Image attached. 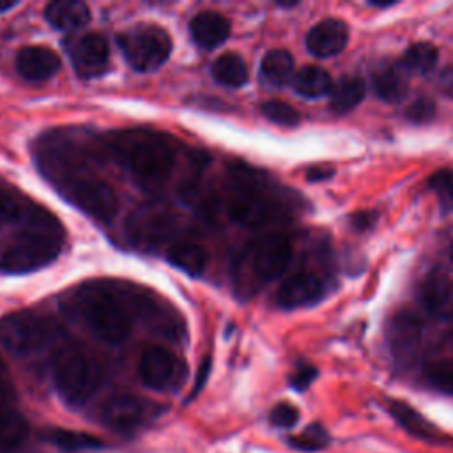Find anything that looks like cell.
I'll list each match as a JSON object with an SVG mask.
<instances>
[{
    "label": "cell",
    "mask_w": 453,
    "mask_h": 453,
    "mask_svg": "<svg viewBox=\"0 0 453 453\" xmlns=\"http://www.w3.org/2000/svg\"><path fill=\"white\" fill-rule=\"evenodd\" d=\"M150 414V405L134 395H113L99 411L104 425L115 430H131L142 425Z\"/></svg>",
    "instance_id": "obj_15"
},
{
    "label": "cell",
    "mask_w": 453,
    "mask_h": 453,
    "mask_svg": "<svg viewBox=\"0 0 453 453\" xmlns=\"http://www.w3.org/2000/svg\"><path fill=\"white\" fill-rule=\"evenodd\" d=\"M405 117L411 122L425 124V122H428V120H432L435 117V103L432 99H428V97H418L405 110Z\"/></svg>",
    "instance_id": "obj_38"
},
{
    "label": "cell",
    "mask_w": 453,
    "mask_h": 453,
    "mask_svg": "<svg viewBox=\"0 0 453 453\" xmlns=\"http://www.w3.org/2000/svg\"><path fill=\"white\" fill-rule=\"evenodd\" d=\"M260 74L262 78L274 87L287 85L292 81L296 71H294V58L287 50H271L264 55L260 64Z\"/></svg>",
    "instance_id": "obj_26"
},
{
    "label": "cell",
    "mask_w": 453,
    "mask_h": 453,
    "mask_svg": "<svg viewBox=\"0 0 453 453\" xmlns=\"http://www.w3.org/2000/svg\"><path fill=\"white\" fill-rule=\"evenodd\" d=\"M260 111L271 122L280 124V126H287V127L297 126L299 120H301L299 111L292 104H288L285 101H280V99L264 101L262 106H260Z\"/></svg>",
    "instance_id": "obj_34"
},
{
    "label": "cell",
    "mask_w": 453,
    "mask_h": 453,
    "mask_svg": "<svg viewBox=\"0 0 453 453\" xmlns=\"http://www.w3.org/2000/svg\"><path fill=\"white\" fill-rule=\"evenodd\" d=\"M189 35L193 42L203 50L218 48L230 35V21L214 11L198 12L189 21Z\"/></svg>",
    "instance_id": "obj_19"
},
{
    "label": "cell",
    "mask_w": 453,
    "mask_h": 453,
    "mask_svg": "<svg viewBox=\"0 0 453 453\" xmlns=\"http://www.w3.org/2000/svg\"><path fill=\"white\" fill-rule=\"evenodd\" d=\"M51 372L57 393L73 407L85 405L101 384L99 365L76 347L58 350Z\"/></svg>",
    "instance_id": "obj_5"
},
{
    "label": "cell",
    "mask_w": 453,
    "mask_h": 453,
    "mask_svg": "<svg viewBox=\"0 0 453 453\" xmlns=\"http://www.w3.org/2000/svg\"><path fill=\"white\" fill-rule=\"evenodd\" d=\"M30 205L12 189L0 188V226L21 221Z\"/></svg>",
    "instance_id": "obj_33"
},
{
    "label": "cell",
    "mask_w": 453,
    "mask_h": 453,
    "mask_svg": "<svg viewBox=\"0 0 453 453\" xmlns=\"http://www.w3.org/2000/svg\"><path fill=\"white\" fill-rule=\"evenodd\" d=\"M297 2H278V7H294Z\"/></svg>",
    "instance_id": "obj_46"
},
{
    "label": "cell",
    "mask_w": 453,
    "mask_h": 453,
    "mask_svg": "<svg viewBox=\"0 0 453 453\" xmlns=\"http://www.w3.org/2000/svg\"><path fill=\"white\" fill-rule=\"evenodd\" d=\"M315 377H317L315 366L303 365V366H299V368L292 373V377H290V386H292L294 389H297V391H304V389L313 382Z\"/></svg>",
    "instance_id": "obj_39"
},
{
    "label": "cell",
    "mask_w": 453,
    "mask_h": 453,
    "mask_svg": "<svg viewBox=\"0 0 453 453\" xmlns=\"http://www.w3.org/2000/svg\"><path fill=\"white\" fill-rule=\"evenodd\" d=\"M18 4H19L18 0H0V12H5V11L14 9Z\"/></svg>",
    "instance_id": "obj_44"
},
{
    "label": "cell",
    "mask_w": 453,
    "mask_h": 453,
    "mask_svg": "<svg viewBox=\"0 0 453 453\" xmlns=\"http://www.w3.org/2000/svg\"><path fill=\"white\" fill-rule=\"evenodd\" d=\"M324 281L317 274L296 273L280 285L276 301L285 310L310 306L324 296Z\"/></svg>",
    "instance_id": "obj_16"
},
{
    "label": "cell",
    "mask_w": 453,
    "mask_h": 453,
    "mask_svg": "<svg viewBox=\"0 0 453 453\" xmlns=\"http://www.w3.org/2000/svg\"><path fill=\"white\" fill-rule=\"evenodd\" d=\"M329 175H331V172H317V170L313 168V170H310L308 179H310V180H320V179H326V177H329Z\"/></svg>",
    "instance_id": "obj_43"
},
{
    "label": "cell",
    "mask_w": 453,
    "mask_h": 453,
    "mask_svg": "<svg viewBox=\"0 0 453 453\" xmlns=\"http://www.w3.org/2000/svg\"><path fill=\"white\" fill-rule=\"evenodd\" d=\"M4 370V361H2V357H0V372Z\"/></svg>",
    "instance_id": "obj_48"
},
{
    "label": "cell",
    "mask_w": 453,
    "mask_h": 453,
    "mask_svg": "<svg viewBox=\"0 0 453 453\" xmlns=\"http://www.w3.org/2000/svg\"><path fill=\"white\" fill-rule=\"evenodd\" d=\"M251 273L258 281L278 278L292 260V242L280 232L267 234L246 250Z\"/></svg>",
    "instance_id": "obj_11"
},
{
    "label": "cell",
    "mask_w": 453,
    "mask_h": 453,
    "mask_svg": "<svg viewBox=\"0 0 453 453\" xmlns=\"http://www.w3.org/2000/svg\"><path fill=\"white\" fill-rule=\"evenodd\" d=\"M51 338L46 319L32 311H12L0 319V345L14 356L41 350Z\"/></svg>",
    "instance_id": "obj_9"
},
{
    "label": "cell",
    "mask_w": 453,
    "mask_h": 453,
    "mask_svg": "<svg viewBox=\"0 0 453 453\" xmlns=\"http://www.w3.org/2000/svg\"><path fill=\"white\" fill-rule=\"evenodd\" d=\"M117 44L126 62L138 73L156 71L172 53V39L168 32L154 23L129 27L117 35Z\"/></svg>",
    "instance_id": "obj_6"
},
{
    "label": "cell",
    "mask_w": 453,
    "mask_h": 453,
    "mask_svg": "<svg viewBox=\"0 0 453 453\" xmlns=\"http://www.w3.org/2000/svg\"><path fill=\"white\" fill-rule=\"evenodd\" d=\"M389 412L409 434H412L419 439H426V441H430L435 435L434 426L416 409H412L405 402L393 400L389 403Z\"/></svg>",
    "instance_id": "obj_28"
},
{
    "label": "cell",
    "mask_w": 453,
    "mask_h": 453,
    "mask_svg": "<svg viewBox=\"0 0 453 453\" xmlns=\"http://www.w3.org/2000/svg\"><path fill=\"white\" fill-rule=\"evenodd\" d=\"M166 260L189 276H200L209 262V255L203 246L191 241L173 242L166 250Z\"/></svg>",
    "instance_id": "obj_23"
},
{
    "label": "cell",
    "mask_w": 453,
    "mask_h": 453,
    "mask_svg": "<svg viewBox=\"0 0 453 453\" xmlns=\"http://www.w3.org/2000/svg\"><path fill=\"white\" fill-rule=\"evenodd\" d=\"M28 435L27 418L11 409L0 411V448H16Z\"/></svg>",
    "instance_id": "obj_30"
},
{
    "label": "cell",
    "mask_w": 453,
    "mask_h": 453,
    "mask_svg": "<svg viewBox=\"0 0 453 453\" xmlns=\"http://www.w3.org/2000/svg\"><path fill=\"white\" fill-rule=\"evenodd\" d=\"M173 230V218L165 211L143 209L131 214L126 223L127 237L140 248H156Z\"/></svg>",
    "instance_id": "obj_13"
},
{
    "label": "cell",
    "mask_w": 453,
    "mask_h": 453,
    "mask_svg": "<svg viewBox=\"0 0 453 453\" xmlns=\"http://www.w3.org/2000/svg\"><path fill=\"white\" fill-rule=\"evenodd\" d=\"M16 69L28 81H44L60 69V57L46 46H25L16 55Z\"/></svg>",
    "instance_id": "obj_18"
},
{
    "label": "cell",
    "mask_w": 453,
    "mask_h": 453,
    "mask_svg": "<svg viewBox=\"0 0 453 453\" xmlns=\"http://www.w3.org/2000/svg\"><path fill=\"white\" fill-rule=\"evenodd\" d=\"M349 41V28L342 19L327 18L315 23L306 34V50L319 58H329L343 51Z\"/></svg>",
    "instance_id": "obj_17"
},
{
    "label": "cell",
    "mask_w": 453,
    "mask_h": 453,
    "mask_svg": "<svg viewBox=\"0 0 453 453\" xmlns=\"http://www.w3.org/2000/svg\"><path fill=\"white\" fill-rule=\"evenodd\" d=\"M73 308L85 326L104 343L120 345L133 329V315L115 285L85 283L73 296Z\"/></svg>",
    "instance_id": "obj_3"
},
{
    "label": "cell",
    "mask_w": 453,
    "mask_h": 453,
    "mask_svg": "<svg viewBox=\"0 0 453 453\" xmlns=\"http://www.w3.org/2000/svg\"><path fill=\"white\" fill-rule=\"evenodd\" d=\"M209 372H211V357H205V359L202 361V365H200L198 372H196L195 386H193V391H191L189 398H195V396H196V395L202 391V388H203V386H205V382H207Z\"/></svg>",
    "instance_id": "obj_40"
},
{
    "label": "cell",
    "mask_w": 453,
    "mask_h": 453,
    "mask_svg": "<svg viewBox=\"0 0 453 453\" xmlns=\"http://www.w3.org/2000/svg\"><path fill=\"white\" fill-rule=\"evenodd\" d=\"M388 340L395 359L400 365H412L419 356L421 347V324L407 311L393 317L388 326Z\"/></svg>",
    "instance_id": "obj_14"
},
{
    "label": "cell",
    "mask_w": 453,
    "mask_h": 453,
    "mask_svg": "<svg viewBox=\"0 0 453 453\" xmlns=\"http://www.w3.org/2000/svg\"><path fill=\"white\" fill-rule=\"evenodd\" d=\"M439 58V51L430 42H414L409 46L402 57V65L405 71H412L416 74H428L435 69Z\"/></svg>",
    "instance_id": "obj_29"
},
{
    "label": "cell",
    "mask_w": 453,
    "mask_h": 453,
    "mask_svg": "<svg viewBox=\"0 0 453 453\" xmlns=\"http://www.w3.org/2000/svg\"><path fill=\"white\" fill-rule=\"evenodd\" d=\"M69 60L83 80L103 76L110 64V46L101 34H83L67 41Z\"/></svg>",
    "instance_id": "obj_12"
},
{
    "label": "cell",
    "mask_w": 453,
    "mask_h": 453,
    "mask_svg": "<svg viewBox=\"0 0 453 453\" xmlns=\"http://www.w3.org/2000/svg\"><path fill=\"white\" fill-rule=\"evenodd\" d=\"M115 288L129 311H133L152 333L170 340H180L186 334L184 320L166 301L152 297L147 290L133 285H115Z\"/></svg>",
    "instance_id": "obj_8"
},
{
    "label": "cell",
    "mask_w": 453,
    "mask_h": 453,
    "mask_svg": "<svg viewBox=\"0 0 453 453\" xmlns=\"http://www.w3.org/2000/svg\"><path fill=\"white\" fill-rule=\"evenodd\" d=\"M104 150L147 193L159 191L168 182L175 165L172 143L150 129L117 131L104 142Z\"/></svg>",
    "instance_id": "obj_1"
},
{
    "label": "cell",
    "mask_w": 453,
    "mask_h": 453,
    "mask_svg": "<svg viewBox=\"0 0 453 453\" xmlns=\"http://www.w3.org/2000/svg\"><path fill=\"white\" fill-rule=\"evenodd\" d=\"M428 382L446 393H453V357L434 361L426 366Z\"/></svg>",
    "instance_id": "obj_36"
},
{
    "label": "cell",
    "mask_w": 453,
    "mask_h": 453,
    "mask_svg": "<svg viewBox=\"0 0 453 453\" xmlns=\"http://www.w3.org/2000/svg\"><path fill=\"white\" fill-rule=\"evenodd\" d=\"M9 400H11V388L0 377V411H4V407Z\"/></svg>",
    "instance_id": "obj_42"
},
{
    "label": "cell",
    "mask_w": 453,
    "mask_h": 453,
    "mask_svg": "<svg viewBox=\"0 0 453 453\" xmlns=\"http://www.w3.org/2000/svg\"><path fill=\"white\" fill-rule=\"evenodd\" d=\"M138 377L154 391L175 389L186 377V363L172 350L161 345H152L140 356Z\"/></svg>",
    "instance_id": "obj_10"
},
{
    "label": "cell",
    "mask_w": 453,
    "mask_h": 453,
    "mask_svg": "<svg viewBox=\"0 0 453 453\" xmlns=\"http://www.w3.org/2000/svg\"><path fill=\"white\" fill-rule=\"evenodd\" d=\"M449 260L453 262V242L449 244Z\"/></svg>",
    "instance_id": "obj_47"
},
{
    "label": "cell",
    "mask_w": 453,
    "mask_h": 453,
    "mask_svg": "<svg viewBox=\"0 0 453 453\" xmlns=\"http://www.w3.org/2000/svg\"><path fill=\"white\" fill-rule=\"evenodd\" d=\"M55 188L71 205L96 221L108 223L117 216L119 198L115 189L92 172L73 175L58 182Z\"/></svg>",
    "instance_id": "obj_7"
},
{
    "label": "cell",
    "mask_w": 453,
    "mask_h": 453,
    "mask_svg": "<svg viewBox=\"0 0 453 453\" xmlns=\"http://www.w3.org/2000/svg\"><path fill=\"white\" fill-rule=\"evenodd\" d=\"M370 5H373V7H379V9H386V7H391V5H395V0H391V2H370Z\"/></svg>",
    "instance_id": "obj_45"
},
{
    "label": "cell",
    "mask_w": 453,
    "mask_h": 453,
    "mask_svg": "<svg viewBox=\"0 0 453 453\" xmlns=\"http://www.w3.org/2000/svg\"><path fill=\"white\" fill-rule=\"evenodd\" d=\"M299 419V411L288 403V402H280L271 409L269 421L278 426V428H292Z\"/></svg>",
    "instance_id": "obj_37"
},
{
    "label": "cell",
    "mask_w": 453,
    "mask_h": 453,
    "mask_svg": "<svg viewBox=\"0 0 453 453\" xmlns=\"http://www.w3.org/2000/svg\"><path fill=\"white\" fill-rule=\"evenodd\" d=\"M372 87L379 99L386 103H400L407 97V71L402 64H384L372 76Z\"/></svg>",
    "instance_id": "obj_21"
},
{
    "label": "cell",
    "mask_w": 453,
    "mask_h": 453,
    "mask_svg": "<svg viewBox=\"0 0 453 453\" xmlns=\"http://www.w3.org/2000/svg\"><path fill=\"white\" fill-rule=\"evenodd\" d=\"M287 442L301 451H319L327 446L329 435L320 425H310L301 434L288 437Z\"/></svg>",
    "instance_id": "obj_35"
},
{
    "label": "cell",
    "mask_w": 453,
    "mask_h": 453,
    "mask_svg": "<svg viewBox=\"0 0 453 453\" xmlns=\"http://www.w3.org/2000/svg\"><path fill=\"white\" fill-rule=\"evenodd\" d=\"M50 441L64 449V451H85V449H99L104 446V442L92 435V434H87V432H76V430H55L51 435H50Z\"/></svg>",
    "instance_id": "obj_31"
},
{
    "label": "cell",
    "mask_w": 453,
    "mask_h": 453,
    "mask_svg": "<svg viewBox=\"0 0 453 453\" xmlns=\"http://www.w3.org/2000/svg\"><path fill=\"white\" fill-rule=\"evenodd\" d=\"M426 186L435 193L442 212H451L453 211V168L437 170L428 177Z\"/></svg>",
    "instance_id": "obj_32"
},
{
    "label": "cell",
    "mask_w": 453,
    "mask_h": 453,
    "mask_svg": "<svg viewBox=\"0 0 453 453\" xmlns=\"http://www.w3.org/2000/svg\"><path fill=\"white\" fill-rule=\"evenodd\" d=\"M333 80L327 71L317 65H303L299 71H296L292 78V87L294 90L310 99H317L322 96L331 94L333 90Z\"/></svg>",
    "instance_id": "obj_25"
},
{
    "label": "cell",
    "mask_w": 453,
    "mask_h": 453,
    "mask_svg": "<svg viewBox=\"0 0 453 453\" xmlns=\"http://www.w3.org/2000/svg\"><path fill=\"white\" fill-rule=\"evenodd\" d=\"M212 78L225 87H242L248 81V65L237 53H223L211 65Z\"/></svg>",
    "instance_id": "obj_27"
},
{
    "label": "cell",
    "mask_w": 453,
    "mask_h": 453,
    "mask_svg": "<svg viewBox=\"0 0 453 453\" xmlns=\"http://www.w3.org/2000/svg\"><path fill=\"white\" fill-rule=\"evenodd\" d=\"M228 173L230 182L225 196V214L234 223L260 228L281 221L287 216L283 205L260 186L255 172L246 166H232Z\"/></svg>",
    "instance_id": "obj_4"
},
{
    "label": "cell",
    "mask_w": 453,
    "mask_h": 453,
    "mask_svg": "<svg viewBox=\"0 0 453 453\" xmlns=\"http://www.w3.org/2000/svg\"><path fill=\"white\" fill-rule=\"evenodd\" d=\"M375 218H377V214H373V212H356V214H352L350 223H352V228H356V230H366V228H372Z\"/></svg>",
    "instance_id": "obj_41"
},
{
    "label": "cell",
    "mask_w": 453,
    "mask_h": 453,
    "mask_svg": "<svg viewBox=\"0 0 453 453\" xmlns=\"http://www.w3.org/2000/svg\"><path fill=\"white\" fill-rule=\"evenodd\" d=\"M65 242V230L50 211L30 205L21 228L0 257V269L9 274L37 271L51 264Z\"/></svg>",
    "instance_id": "obj_2"
},
{
    "label": "cell",
    "mask_w": 453,
    "mask_h": 453,
    "mask_svg": "<svg viewBox=\"0 0 453 453\" xmlns=\"http://www.w3.org/2000/svg\"><path fill=\"white\" fill-rule=\"evenodd\" d=\"M421 303L425 310L439 320H453V280L435 274L421 287Z\"/></svg>",
    "instance_id": "obj_20"
},
{
    "label": "cell",
    "mask_w": 453,
    "mask_h": 453,
    "mask_svg": "<svg viewBox=\"0 0 453 453\" xmlns=\"http://www.w3.org/2000/svg\"><path fill=\"white\" fill-rule=\"evenodd\" d=\"M44 18L57 30H76L90 21V11L80 0H57L46 5Z\"/></svg>",
    "instance_id": "obj_22"
},
{
    "label": "cell",
    "mask_w": 453,
    "mask_h": 453,
    "mask_svg": "<svg viewBox=\"0 0 453 453\" xmlns=\"http://www.w3.org/2000/svg\"><path fill=\"white\" fill-rule=\"evenodd\" d=\"M329 108L336 115H343L354 110L366 96V83L359 76H343L338 83L333 85Z\"/></svg>",
    "instance_id": "obj_24"
}]
</instances>
